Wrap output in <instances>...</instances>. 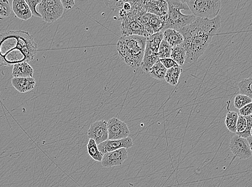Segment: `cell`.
<instances>
[{
  "label": "cell",
  "mask_w": 252,
  "mask_h": 187,
  "mask_svg": "<svg viewBox=\"0 0 252 187\" xmlns=\"http://www.w3.org/2000/svg\"><path fill=\"white\" fill-rule=\"evenodd\" d=\"M38 51L37 44L28 32L8 31L0 34V66H10L33 61Z\"/></svg>",
  "instance_id": "2"
},
{
  "label": "cell",
  "mask_w": 252,
  "mask_h": 187,
  "mask_svg": "<svg viewBox=\"0 0 252 187\" xmlns=\"http://www.w3.org/2000/svg\"><path fill=\"white\" fill-rule=\"evenodd\" d=\"M158 61V53H155L149 46L146 45L143 59L140 65L143 70L146 73H149L151 67Z\"/></svg>",
  "instance_id": "16"
},
{
  "label": "cell",
  "mask_w": 252,
  "mask_h": 187,
  "mask_svg": "<svg viewBox=\"0 0 252 187\" xmlns=\"http://www.w3.org/2000/svg\"><path fill=\"white\" fill-rule=\"evenodd\" d=\"M163 40V32L155 33L147 38L146 45L155 53H158V50L162 41Z\"/></svg>",
  "instance_id": "22"
},
{
  "label": "cell",
  "mask_w": 252,
  "mask_h": 187,
  "mask_svg": "<svg viewBox=\"0 0 252 187\" xmlns=\"http://www.w3.org/2000/svg\"><path fill=\"white\" fill-rule=\"evenodd\" d=\"M240 116L248 117L252 115V103L249 104L239 110Z\"/></svg>",
  "instance_id": "34"
},
{
  "label": "cell",
  "mask_w": 252,
  "mask_h": 187,
  "mask_svg": "<svg viewBox=\"0 0 252 187\" xmlns=\"http://www.w3.org/2000/svg\"><path fill=\"white\" fill-rule=\"evenodd\" d=\"M108 140H120L129 137L130 132L127 124L117 118L110 119L107 122Z\"/></svg>",
  "instance_id": "8"
},
{
  "label": "cell",
  "mask_w": 252,
  "mask_h": 187,
  "mask_svg": "<svg viewBox=\"0 0 252 187\" xmlns=\"http://www.w3.org/2000/svg\"><path fill=\"white\" fill-rule=\"evenodd\" d=\"M41 0H25L33 16L41 18L40 14L37 11V7L41 2Z\"/></svg>",
  "instance_id": "31"
},
{
  "label": "cell",
  "mask_w": 252,
  "mask_h": 187,
  "mask_svg": "<svg viewBox=\"0 0 252 187\" xmlns=\"http://www.w3.org/2000/svg\"><path fill=\"white\" fill-rule=\"evenodd\" d=\"M87 136L98 145L108 140L107 122L102 120L91 124L87 132Z\"/></svg>",
  "instance_id": "10"
},
{
  "label": "cell",
  "mask_w": 252,
  "mask_h": 187,
  "mask_svg": "<svg viewBox=\"0 0 252 187\" xmlns=\"http://www.w3.org/2000/svg\"><path fill=\"white\" fill-rule=\"evenodd\" d=\"M61 2L64 9H70L75 6V2L73 0H61Z\"/></svg>",
  "instance_id": "36"
},
{
  "label": "cell",
  "mask_w": 252,
  "mask_h": 187,
  "mask_svg": "<svg viewBox=\"0 0 252 187\" xmlns=\"http://www.w3.org/2000/svg\"><path fill=\"white\" fill-rule=\"evenodd\" d=\"M0 20H3V19L2 18H1V17H0Z\"/></svg>",
  "instance_id": "37"
},
{
  "label": "cell",
  "mask_w": 252,
  "mask_h": 187,
  "mask_svg": "<svg viewBox=\"0 0 252 187\" xmlns=\"http://www.w3.org/2000/svg\"><path fill=\"white\" fill-rule=\"evenodd\" d=\"M12 8L7 0H0V17L7 18L12 12Z\"/></svg>",
  "instance_id": "29"
},
{
  "label": "cell",
  "mask_w": 252,
  "mask_h": 187,
  "mask_svg": "<svg viewBox=\"0 0 252 187\" xmlns=\"http://www.w3.org/2000/svg\"><path fill=\"white\" fill-rule=\"evenodd\" d=\"M229 147L235 157L246 160L252 157V147L248 140L237 135L231 139Z\"/></svg>",
  "instance_id": "7"
},
{
  "label": "cell",
  "mask_w": 252,
  "mask_h": 187,
  "mask_svg": "<svg viewBox=\"0 0 252 187\" xmlns=\"http://www.w3.org/2000/svg\"><path fill=\"white\" fill-rule=\"evenodd\" d=\"M238 114L234 111L228 112L226 117L225 124L229 131L232 133H236V126L238 118Z\"/></svg>",
  "instance_id": "24"
},
{
  "label": "cell",
  "mask_w": 252,
  "mask_h": 187,
  "mask_svg": "<svg viewBox=\"0 0 252 187\" xmlns=\"http://www.w3.org/2000/svg\"><path fill=\"white\" fill-rule=\"evenodd\" d=\"M87 152L89 156L97 162H101L103 154L99 151L97 145L92 139H89L87 145Z\"/></svg>",
  "instance_id": "23"
},
{
  "label": "cell",
  "mask_w": 252,
  "mask_h": 187,
  "mask_svg": "<svg viewBox=\"0 0 252 187\" xmlns=\"http://www.w3.org/2000/svg\"><path fill=\"white\" fill-rule=\"evenodd\" d=\"M12 84L15 89L20 93H26L34 89L36 81L34 78L14 77Z\"/></svg>",
  "instance_id": "15"
},
{
  "label": "cell",
  "mask_w": 252,
  "mask_h": 187,
  "mask_svg": "<svg viewBox=\"0 0 252 187\" xmlns=\"http://www.w3.org/2000/svg\"><path fill=\"white\" fill-rule=\"evenodd\" d=\"M37 11L47 23H53L62 17L64 8L60 0H41Z\"/></svg>",
  "instance_id": "6"
},
{
  "label": "cell",
  "mask_w": 252,
  "mask_h": 187,
  "mask_svg": "<svg viewBox=\"0 0 252 187\" xmlns=\"http://www.w3.org/2000/svg\"><path fill=\"white\" fill-rule=\"evenodd\" d=\"M12 9L17 17L20 20L27 21L32 18L28 5L25 0H14Z\"/></svg>",
  "instance_id": "13"
},
{
  "label": "cell",
  "mask_w": 252,
  "mask_h": 187,
  "mask_svg": "<svg viewBox=\"0 0 252 187\" xmlns=\"http://www.w3.org/2000/svg\"><path fill=\"white\" fill-rule=\"evenodd\" d=\"M245 118L248 122V126H247L245 131L242 133H236V135L246 139L252 137V115Z\"/></svg>",
  "instance_id": "30"
},
{
  "label": "cell",
  "mask_w": 252,
  "mask_h": 187,
  "mask_svg": "<svg viewBox=\"0 0 252 187\" xmlns=\"http://www.w3.org/2000/svg\"><path fill=\"white\" fill-rule=\"evenodd\" d=\"M147 38L143 36H122L118 40L117 50L120 60L136 68L140 66L145 50Z\"/></svg>",
  "instance_id": "3"
},
{
  "label": "cell",
  "mask_w": 252,
  "mask_h": 187,
  "mask_svg": "<svg viewBox=\"0 0 252 187\" xmlns=\"http://www.w3.org/2000/svg\"><path fill=\"white\" fill-rule=\"evenodd\" d=\"M146 7L147 12H149L150 14L166 20L168 12L166 1H146Z\"/></svg>",
  "instance_id": "14"
},
{
  "label": "cell",
  "mask_w": 252,
  "mask_h": 187,
  "mask_svg": "<svg viewBox=\"0 0 252 187\" xmlns=\"http://www.w3.org/2000/svg\"><path fill=\"white\" fill-rule=\"evenodd\" d=\"M172 46L165 40H162L158 50V56L159 60L170 59Z\"/></svg>",
  "instance_id": "27"
},
{
  "label": "cell",
  "mask_w": 252,
  "mask_h": 187,
  "mask_svg": "<svg viewBox=\"0 0 252 187\" xmlns=\"http://www.w3.org/2000/svg\"><path fill=\"white\" fill-rule=\"evenodd\" d=\"M220 25L221 17L219 15L213 20L196 18L192 23L178 31L183 36L186 61L189 63L197 61L207 49Z\"/></svg>",
  "instance_id": "1"
},
{
  "label": "cell",
  "mask_w": 252,
  "mask_h": 187,
  "mask_svg": "<svg viewBox=\"0 0 252 187\" xmlns=\"http://www.w3.org/2000/svg\"><path fill=\"white\" fill-rule=\"evenodd\" d=\"M128 158V150L121 148L104 154L101 163L103 167L111 168L122 165Z\"/></svg>",
  "instance_id": "9"
},
{
  "label": "cell",
  "mask_w": 252,
  "mask_h": 187,
  "mask_svg": "<svg viewBox=\"0 0 252 187\" xmlns=\"http://www.w3.org/2000/svg\"><path fill=\"white\" fill-rule=\"evenodd\" d=\"M125 1H105L106 6L112 10H121Z\"/></svg>",
  "instance_id": "33"
},
{
  "label": "cell",
  "mask_w": 252,
  "mask_h": 187,
  "mask_svg": "<svg viewBox=\"0 0 252 187\" xmlns=\"http://www.w3.org/2000/svg\"><path fill=\"white\" fill-rule=\"evenodd\" d=\"M163 40L169 43L172 48L180 45L183 42L182 34L174 29H166L163 32Z\"/></svg>",
  "instance_id": "18"
},
{
  "label": "cell",
  "mask_w": 252,
  "mask_h": 187,
  "mask_svg": "<svg viewBox=\"0 0 252 187\" xmlns=\"http://www.w3.org/2000/svg\"><path fill=\"white\" fill-rule=\"evenodd\" d=\"M167 70L166 67L158 61L151 67L148 74L155 80L164 81Z\"/></svg>",
  "instance_id": "21"
},
{
  "label": "cell",
  "mask_w": 252,
  "mask_h": 187,
  "mask_svg": "<svg viewBox=\"0 0 252 187\" xmlns=\"http://www.w3.org/2000/svg\"><path fill=\"white\" fill-rule=\"evenodd\" d=\"M165 21L166 20L160 17L152 14L149 24L151 26L152 29H153L155 34L161 32L162 29H163Z\"/></svg>",
  "instance_id": "26"
},
{
  "label": "cell",
  "mask_w": 252,
  "mask_h": 187,
  "mask_svg": "<svg viewBox=\"0 0 252 187\" xmlns=\"http://www.w3.org/2000/svg\"><path fill=\"white\" fill-rule=\"evenodd\" d=\"M247 126H248V122H247L246 118L243 116H238L235 134L244 132Z\"/></svg>",
  "instance_id": "32"
},
{
  "label": "cell",
  "mask_w": 252,
  "mask_h": 187,
  "mask_svg": "<svg viewBox=\"0 0 252 187\" xmlns=\"http://www.w3.org/2000/svg\"><path fill=\"white\" fill-rule=\"evenodd\" d=\"M122 36H140L147 38L144 25L138 20L134 21H122L121 26Z\"/></svg>",
  "instance_id": "12"
},
{
  "label": "cell",
  "mask_w": 252,
  "mask_h": 187,
  "mask_svg": "<svg viewBox=\"0 0 252 187\" xmlns=\"http://www.w3.org/2000/svg\"><path fill=\"white\" fill-rule=\"evenodd\" d=\"M252 78L244 79L238 83L240 95L252 98Z\"/></svg>",
  "instance_id": "25"
},
{
  "label": "cell",
  "mask_w": 252,
  "mask_h": 187,
  "mask_svg": "<svg viewBox=\"0 0 252 187\" xmlns=\"http://www.w3.org/2000/svg\"><path fill=\"white\" fill-rule=\"evenodd\" d=\"M133 146V140L129 137L120 140H107L106 141L97 145L99 151L103 155L121 148L128 149Z\"/></svg>",
  "instance_id": "11"
},
{
  "label": "cell",
  "mask_w": 252,
  "mask_h": 187,
  "mask_svg": "<svg viewBox=\"0 0 252 187\" xmlns=\"http://www.w3.org/2000/svg\"><path fill=\"white\" fill-rule=\"evenodd\" d=\"M182 69L179 66L168 69L165 77L166 82L172 86H175L180 79Z\"/></svg>",
  "instance_id": "20"
},
{
  "label": "cell",
  "mask_w": 252,
  "mask_h": 187,
  "mask_svg": "<svg viewBox=\"0 0 252 187\" xmlns=\"http://www.w3.org/2000/svg\"><path fill=\"white\" fill-rule=\"evenodd\" d=\"M252 98L242 95H238L236 96L234 100V107L240 110L241 108L249 104L252 103Z\"/></svg>",
  "instance_id": "28"
},
{
  "label": "cell",
  "mask_w": 252,
  "mask_h": 187,
  "mask_svg": "<svg viewBox=\"0 0 252 187\" xmlns=\"http://www.w3.org/2000/svg\"><path fill=\"white\" fill-rule=\"evenodd\" d=\"M12 75L14 77L33 78L34 69L27 62H21L14 65Z\"/></svg>",
  "instance_id": "17"
},
{
  "label": "cell",
  "mask_w": 252,
  "mask_h": 187,
  "mask_svg": "<svg viewBox=\"0 0 252 187\" xmlns=\"http://www.w3.org/2000/svg\"><path fill=\"white\" fill-rule=\"evenodd\" d=\"M159 61L167 70L172 68V67L178 66L175 62L171 59H161L159 60Z\"/></svg>",
  "instance_id": "35"
},
{
  "label": "cell",
  "mask_w": 252,
  "mask_h": 187,
  "mask_svg": "<svg viewBox=\"0 0 252 187\" xmlns=\"http://www.w3.org/2000/svg\"><path fill=\"white\" fill-rule=\"evenodd\" d=\"M168 6L167 17L163 29H171L179 31L186 26L192 23L196 18L193 15H185L181 13L182 10H189L185 1H166Z\"/></svg>",
  "instance_id": "4"
},
{
  "label": "cell",
  "mask_w": 252,
  "mask_h": 187,
  "mask_svg": "<svg viewBox=\"0 0 252 187\" xmlns=\"http://www.w3.org/2000/svg\"><path fill=\"white\" fill-rule=\"evenodd\" d=\"M170 59L174 61L179 66L184 64L186 60V54L183 43L172 48Z\"/></svg>",
  "instance_id": "19"
},
{
  "label": "cell",
  "mask_w": 252,
  "mask_h": 187,
  "mask_svg": "<svg viewBox=\"0 0 252 187\" xmlns=\"http://www.w3.org/2000/svg\"><path fill=\"white\" fill-rule=\"evenodd\" d=\"M187 6L196 18L213 20L217 17L221 8L219 0H190L185 1Z\"/></svg>",
  "instance_id": "5"
}]
</instances>
